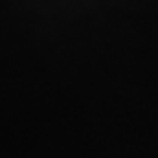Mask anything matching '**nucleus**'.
I'll return each instance as SVG.
<instances>
[]
</instances>
